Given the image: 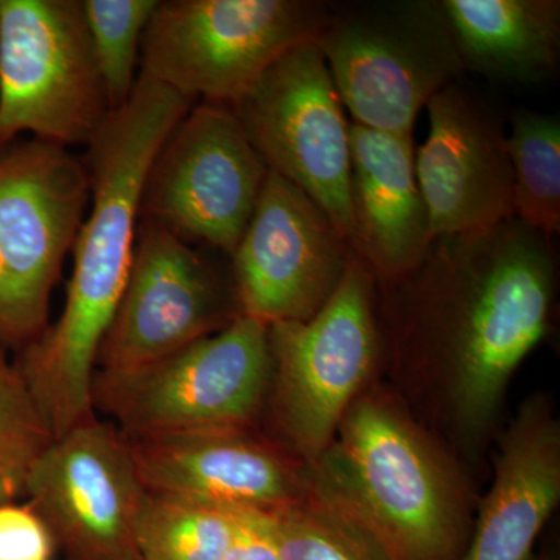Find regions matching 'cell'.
<instances>
[{
  "label": "cell",
  "instance_id": "obj_1",
  "mask_svg": "<svg viewBox=\"0 0 560 560\" xmlns=\"http://www.w3.org/2000/svg\"><path fill=\"white\" fill-rule=\"evenodd\" d=\"M558 259L521 220L431 242L418 267L381 283L401 361L447 381L459 430L489 429L522 361L550 329Z\"/></svg>",
  "mask_w": 560,
  "mask_h": 560
},
{
  "label": "cell",
  "instance_id": "obj_2",
  "mask_svg": "<svg viewBox=\"0 0 560 560\" xmlns=\"http://www.w3.org/2000/svg\"><path fill=\"white\" fill-rule=\"evenodd\" d=\"M194 103L140 72L130 101L88 145L92 209L73 243L65 308L25 346L20 368L54 438L95 419L92 378L130 272L147 173Z\"/></svg>",
  "mask_w": 560,
  "mask_h": 560
},
{
  "label": "cell",
  "instance_id": "obj_3",
  "mask_svg": "<svg viewBox=\"0 0 560 560\" xmlns=\"http://www.w3.org/2000/svg\"><path fill=\"white\" fill-rule=\"evenodd\" d=\"M307 474L378 559L463 556L466 504L456 471L388 396L360 394Z\"/></svg>",
  "mask_w": 560,
  "mask_h": 560
},
{
  "label": "cell",
  "instance_id": "obj_4",
  "mask_svg": "<svg viewBox=\"0 0 560 560\" xmlns=\"http://www.w3.org/2000/svg\"><path fill=\"white\" fill-rule=\"evenodd\" d=\"M316 47L353 124L412 135L420 109L464 70L441 2L327 7Z\"/></svg>",
  "mask_w": 560,
  "mask_h": 560
},
{
  "label": "cell",
  "instance_id": "obj_5",
  "mask_svg": "<svg viewBox=\"0 0 560 560\" xmlns=\"http://www.w3.org/2000/svg\"><path fill=\"white\" fill-rule=\"evenodd\" d=\"M271 375L268 326L237 316L217 334L149 366L95 372L92 404L117 420L127 440L249 429Z\"/></svg>",
  "mask_w": 560,
  "mask_h": 560
},
{
  "label": "cell",
  "instance_id": "obj_6",
  "mask_svg": "<svg viewBox=\"0 0 560 560\" xmlns=\"http://www.w3.org/2000/svg\"><path fill=\"white\" fill-rule=\"evenodd\" d=\"M329 3L167 0L143 32L142 72L191 101L234 106L272 62L315 40Z\"/></svg>",
  "mask_w": 560,
  "mask_h": 560
},
{
  "label": "cell",
  "instance_id": "obj_7",
  "mask_svg": "<svg viewBox=\"0 0 560 560\" xmlns=\"http://www.w3.org/2000/svg\"><path fill=\"white\" fill-rule=\"evenodd\" d=\"M375 283L374 272L352 254L337 289L311 319L268 327L276 422L308 466L329 447L377 363Z\"/></svg>",
  "mask_w": 560,
  "mask_h": 560
},
{
  "label": "cell",
  "instance_id": "obj_8",
  "mask_svg": "<svg viewBox=\"0 0 560 560\" xmlns=\"http://www.w3.org/2000/svg\"><path fill=\"white\" fill-rule=\"evenodd\" d=\"M79 0H0V151L90 145L109 116Z\"/></svg>",
  "mask_w": 560,
  "mask_h": 560
},
{
  "label": "cell",
  "instance_id": "obj_9",
  "mask_svg": "<svg viewBox=\"0 0 560 560\" xmlns=\"http://www.w3.org/2000/svg\"><path fill=\"white\" fill-rule=\"evenodd\" d=\"M90 200V172L65 147L33 139L0 151V341L28 346L46 331Z\"/></svg>",
  "mask_w": 560,
  "mask_h": 560
},
{
  "label": "cell",
  "instance_id": "obj_10",
  "mask_svg": "<svg viewBox=\"0 0 560 560\" xmlns=\"http://www.w3.org/2000/svg\"><path fill=\"white\" fill-rule=\"evenodd\" d=\"M232 109L268 171L308 195L349 243V121L315 40L272 62Z\"/></svg>",
  "mask_w": 560,
  "mask_h": 560
},
{
  "label": "cell",
  "instance_id": "obj_11",
  "mask_svg": "<svg viewBox=\"0 0 560 560\" xmlns=\"http://www.w3.org/2000/svg\"><path fill=\"white\" fill-rule=\"evenodd\" d=\"M267 175L234 109L202 103L158 151L143 184L140 219L232 256Z\"/></svg>",
  "mask_w": 560,
  "mask_h": 560
},
{
  "label": "cell",
  "instance_id": "obj_12",
  "mask_svg": "<svg viewBox=\"0 0 560 560\" xmlns=\"http://www.w3.org/2000/svg\"><path fill=\"white\" fill-rule=\"evenodd\" d=\"M24 492L68 560H140L136 533L149 492L114 427L92 419L55 438Z\"/></svg>",
  "mask_w": 560,
  "mask_h": 560
},
{
  "label": "cell",
  "instance_id": "obj_13",
  "mask_svg": "<svg viewBox=\"0 0 560 560\" xmlns=\"http://www.w3.org/2000/svg\"><path fill=\"white\" fill-rule=\"evenodd\" d=\"M352 254L308 195L268 171L231 256L238 313L268 327L311 319L337 289Z\"/></svg>",
  "mask_w": 560,
  "mask_h": 560
},
{
  "label": "cell",
  "instance_id": "obj_14",
  "mask_svg": "<svg viewBox=\"0 0 560 560\" xmlns=\"http://www.w3.org/2000/svg\"><path fill=\"white\" fill-rule=\"evenodd\" d=\"M237 316L209 261L171 231L140 219L127 283L98 349V371L149 366Z\"/></svg>",
  "mask_w": 560,
  "mask_h": 560
},
{
  "label": "cell",
  "instance_id": "obj_15",
  "mask_svg": "<svg viewBox=\"0 0 560 560\" xmlns=\"http://www.w3.org/2000/svg\"><path fill=\"white\" fill-rule=\"evenodd\" d=\"M425 108L429 135L415 151V171L433 238L486 231L515 219L500 121L455 83Z\"/></svg>",
  "mask_w": 560,
  "mask_h": 560
},
{
  "label": "cell",
  "instance_id": "obj_16",
  "mask_svg": "<svg viewBox=\"0 0 560 560\" xmlns=\"http://www.w3.org/2000/svg\"><path fill=\"white\" fill-rule=\"evenodd\" d=\"M151 495L221 510L278 511L302 499L308 474L249 429L184 431L127 440Z\"/></svg>",
  "mask_w": 560,
  "mask_h": 560
},
{
  "label": "cell",
  "instance_id": "obj_17",
  "mask_svg": "<svg viewBox=\"0 0 560 560\" xmlns=\"http://www.w3.org/2000/svg\"><path fill=\"white\" fill-rule=\"evenodd\" d=\"M349 246L378 283L415 270L429 250V212L415 171L412 135L349 124Z\"/></svg>",
  "mask_w": 560,
  "mask_h": 560
},
{
  "label": "cell",
  "instance_id": "obj_18",
  "mask_svg": "<svg viewBox=\"0 0 560 560\" xmlns=\"http://www.w3.org/2000/svg\"><path fill=\"white\" fill-rule=\"evenodd\" d=\"M560 499V423L541 397L515 416L497 458L495 480L459 560H526Z\"/></svg>",
  "mask_w": 560,
  "mask_h": 560
},
{
  "label": "cell",
  "instance_id": "obj_19",
  "mask_svg": "<svg viewBox=\"0 0 560 560\" xmlns=\"http://www.w3.org/2000/svg\"><path fill=\"white\" fill-rule=\"evenodd\" d=\"M464 69L539 83L558 68L559 0H442Z\"/></svg>",
  "mask_w": 560,
  "mask_h": 560
},
{
  "label": "cell",
  "instance_id": "obj_20",
  "mask_svg": "<svg viewBox=\"0 0 560 560\" xmlns=\"http://www.w3.org/2000/svg\"><path fill=\"white\" fill-rule=\"evenodd\" d=\"M506 150L515 219L551 238L560 231L559 117L515 110Z\"/></svg>",
  "mask_w": 560,
  "mask_h": 560
},
{
  "label": "cell",
  "instance_id": "obj_21",
  "mask_svg": "<svg viewBox=\"0 0 560 560\" xmlns=\"http://www.w3.org/2000/svg\"><path fill=\"white\" fill-rule=\"evenodd\" d=\"M231 511L147 493L140 512V560H226Z\"/></svg>",
  "mask_w": 560,
  "mask_h": 560
},
{
  "label": "cell",
  "instance_id": "obj_22",
  "mask_svg": "<svg viewBox=\"0 0 560 560\" xmlns=\"http://www.w3.org/2000/svg\"><path fill=\"white\" fill-rule=\"evenodd\" d=\"M158 0H84V21L110 113L130 101L143 32Z\"/></svg>",
  "mask_w": 560,
  "mask_h": 560
},
{
  "label": "cell",
  "instance_id": "obj_23",
  "mask_svg": "<svg viewBox=\"0 0 560 560\" xmlns=\"http://www.w3.org/2000/svg\"><path fill=\"white\" fill-rule=\"evenodd\" d=\"M280 560H381L308 480L302 499L271 511Z\"/></svg>",
  "mask_w": 560,
  "mask_h": 560
},
{
  "label": "cell",
  "instance_id": "obj_24",
  "mask_svg": "<svg viewBox=\"0 0 560 560\" xmlns=\"http://www.w3.org/2000/svg\"><path fill=\"white\" fill-rule=\"evenodd\" d=\"M54 440L20 370L0 353V503L24 492L33 464Z\"/></svg>",
  "mask_w": 560,
  "mask_h": 560
},
{
  "label": "cell",
  "instance_id": "obj_25",
  "mask_svg": "<svg viewBox=\"0 0 560 560\" xmlns=\"http://www.w3.org/2000/svg\"><path fill=\"white\" fill-rule=\"evenodd\" d=\"M49 526L28 504L0 503V560H54Z\"/></svg>",
  "mask_w": 560,
  "mask_h": 560
},
{
  "label": "cell",
  "instance_id": "obj_26",
  "mask_svg": "<svg viewBox=\"0 0 560 560\" xmlns=\"http://www.w3.org/2000/svg\"><path fill=\"white\" fill-rule=\"evenodd\" d=\"M231 511V539L226 560H280L275 521L268 511Z\"/></svg>",
  "mask_w": 560,
  "mask_h": 560
},
{
  "label": "cell",
  "instance_id": "obj_27",
  "mask_svg": "<svg viewBox=\"0 0 560 560\" xmlns=\"http://www.w3.org/2000/svg\"><path fill=\"white\" fill-rule=\"evenodd\" d=\"M539 560H559V559L555 558V556H547V558L539 559Z\"/></svg>",
  "mask_w": 560,
  "mask_h": 560
}]
</instances>
